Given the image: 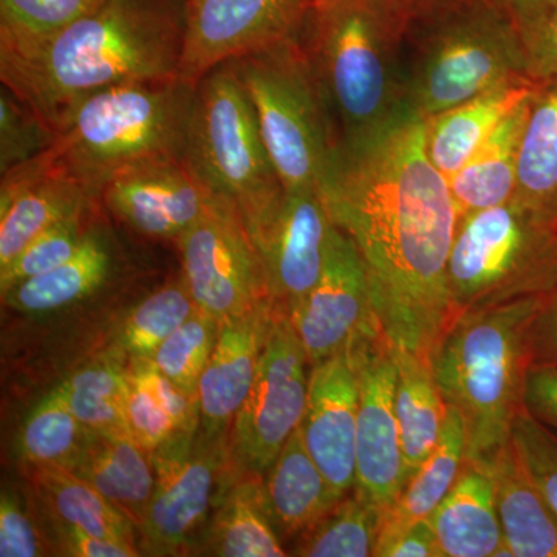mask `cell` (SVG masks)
<instances>
[{"label": "cell", "mask_w": 557, "mask_h": 557, "mask_svg": "<svg viewBox=\"0 0 557 557\" xmlns=\"http://www.w3.org/2000/svg\"><path fill=\"white\" fill-rule=\"evenodd\" d=\"M321 196L364 260L384 335L429 359L454 318L448 260L460 218L424 150V120L410 113L364 148L335 152Z\"/></svg>", "instance_id": "6da1fadb"}, {"label": "cell", "mask_w": 557, "mask_h": 557, "mask_svg": "<svg viewBox=\"0 0 557 557\" xmlns=\"http://www.w3.org/2000/svg\"><path fill=\"white\" fill-rule=\"evenodd\" d=\"M186 0H104L51 38L0 47L2 84L54 129L95 91L180 78Z\"/></svg>", "instance_id": "7a4b0ae2"}, {"label": "cell", "mask_w": 557, "mask_h": 557, "mask_svg": "<svg viewBox=\"0 0 557 557\" xmlns=\"http://www.w3.org/2000/svg\"><path fill=\"white\" fill-rule=\"evenodd\" d=\"M408 30L387 0L313 3L302 44L327 108L335 152L364 148L412 113Z\"/></svg>", "instance_id": "3957f363"}, {"label": "cell", "mask_w": 557, "mask_h": 557, "mask_svg": "<svg viewBox=\"0 0 557 557\" xmlns=\"http://www.w3.org/2000/svg\"><path fill=\"white\" fill-rule=\"evenodd\" d=\"M541 296L456 314L429 355L443 398L463 420L467 460L486 461L511 442Z\"/></svg>", "instance_id": "277c9868"}, {"label": "cell", "mask_w": 557, "mask_h": 557, "mask_svg": "<svg viewBox=\"0 0 557 557\" xmlns=\"http://www.w3.org/2000/svg\"><path fill=\"white\" fill-rule=\"evenodd\" d=\"M196 87L172 78L95 91L62 121L47 150L51 166L78 180L97 199L106 182L124 168L185 160Z\"/></svg>", "instance_id": "5b68a950"}, {"label": "cell", "mask_w": 557, "mask_h": 557, "mask_svg": "<svg viewBox=\"0 0 557 557\" xmlns=\"http://www.w3.org/2000/svg\"><path fill=\"white\" fill-rule=\"evenodd\" d=\"M528 76L522 36L487 0H461L410 25L406 87L420 119Z\"/></svg>", "instance_id": "8992f818"}, {"label": "cell", "mask_w": 557, "mask_h": 557, "mask_svg": "<svg viewBox=\"0 0 557 557\" xmlns=\"http://www.w3.org/2000/svg\"><path fill=\"white\" fill-rule=\"evenodd\" d=\"M185 160L211 193L236 205L249 234L284 197L234 61L197 84Z\"/></svg>", "instance_id": "52a82bcc"}, {"label": "cell", "mask_w": 557, "mask_h": 557, "mask_svg": "<svg viewBox=\"0 0 557 557\" xmlns=\"http://www.w3.org/2000/svg\"><path fill=\"white\" fill-rule=\"evenodd\" d=\"M285 190L321 193L335 160L327 108L302 39L234 60Z\"/></svg>", "instance_id": "ba28073f"}, {"label": "cell", "mask_w": 557, "mask_h": 557, "mask_svg": "<svg viewBox=\"0 0 557 557\" xmlns=\"http://www.w3.org/2000/svg\"><path fill=\"white\" fill-rule=\"evenodd\" d=\"M557 285V228L515 200L458 219L448 260L454 317Z\"/></svg>", "instance_id": "9c48e42d"}, {"label": "cell", "mask_w": 557, "mask_h": 557, "mask_svg": "<svg viewBox=\"0 0 557 557\" xmlns=\"http://www.w3.org/2000/svg\"><path fill=\"white\" fill-rule=\"evenodd\" d=\"M156 487L138 527L143 556H193L220 497L239 469L234 467L230 434L197 429L175 432L150 453Z\"/></svg>", "instance_id": "30bf717a"}, {"label": "cell", "mask_w": 557, "mask_h": 557, "mask_svg": "<svg viewBox=\"0 0 557 557\" xmlns=\"http://www.w3.org/2000/svg\"><path fill=\"white\" fill-rule=\"evenodd\" d=\"M310 362L292 319L277 309L255 383L230 429V450L242 474L262 478L302 423Z\"/></svg>", "instance_id": "8fae6325"}, {"label": "cell", "mask_w": 557, "mask_h": 557, "mask_svg": "<svg viewBox=\"0 0 557 557\" xmlns=\"http://www.w3.org/2000/svg\"><path fill=\"white\" fill-rule=\"evenodd\" d=\"M177 242L182 281L203 313L222 322L271 300L258 249L230 200L215 196L207 214Z\"/></svg>", "instance_id": "7c38bea8"}, {"label": "cell", "mask_w": 557, "mask_h": 557, "mask_svg": "<svg viewBox=\"0 0 557 557\" xmlns=\"http://www.w3.org/2000/svg\"><path fill=\"white\" fill-rule=\"evenodd\" d=\"M311 10L313 0H186L180 78L197 86L225 62L302 39Z\"/></svg>", "instance_id": "4fadbf2b"}, {"label": "cell", "mask_w": 557, "mask_h": 557, "mask_svg": "<svg viewBox=\"0 0 557 557\" xmlns=\"http://www.w3.org/2000/svg\"><path fill=\"white\" fill-rule=\"evenodd\" d=\"M288 317L306 348L310 368L358 341L383 335L364 260L338 226H333L330 234L321 277Z\"/></svg>", "instance_id": "5bb4252c"}, {"label": "cell", "mask_w": 557, "mask_h": 557, "mask_svg": "<svg viewBox=\"0 0 557 557\" xmlns=\"http://www.w3.org/2000/svg\"><path fill=\"white\" fill-rule=\"evenodd\" d=\"M357 480L354 490L384 518L408 482L397 412V364L386 335L359 341Z\"/></svg>", "instance_id": "9a60e30c"}, {"label": "cell", "mask_w": 557, "mask_h": 557, "mask_svg": "<svg viewBox=\"0 0 557 557\" xmlns=\"http://www.w3.org/2000/svg\"><path fill=\"white\" fill-rule=\"evenodd\" d=\"M333 226L319 190H285L277 208L249 234L276 309L292 313L317 285Z\"/></svg>", "instance_id": "2e32d148"}, {"label": "cell", "mask_w": 557, "mask_h": 557, "mask_svg": "<svg viewBox=\"0 0 557 557\" xmlns=\"http://www.w3.org/2000/svg\"><path fill=\"white\" fill-rule=\"evenodd\" d=\"M106 208L131 230L153 239H175L199 222L215 194L186 160L141 161L113 174L102 186Z\"/></svg>", "instance_id": "e0dca14e"}, {"label": "cell", "mask_w": 557, "mask_h": 557, "mask_svg": "<svg viewBox=\"0 0 557 557\" xmlns=\"http://www.w3.org/2000/svg\"><path fill=\"white\" fill-rule=\"evenodd\" d=\"M358 343L311 366L300 423L307 450L339 498L357 480Z\"/></svg>", "instance_id": "ac0fdd59"}, {"label": "cell", "mask_w": 557, "mask_h": 557, "mask_svg": "<svg viewBox=\"0 0 557 557\" xmlns=\"http://www.w3.org/2000/svg\"><path fill=\"white\" fill-rule=\"evenodd\" d=\"M276 311L273 300H265L240 317L220 322L218 343L199 384L200 429L205 434H230L255 383Z\"/></svg>", "instance_id": "d6986e66"}, {"label": "cell", "mask_w": 557, "mask_h": 557, "mask_svg": "<svg viewBox=\"0 0 557 557\" xmlns=\"http://www.w3.org/2000/svg\"><path fill=\"white\" fill-rule=\"evenodd\" d=\"M259 485L263 508L285 548L341 500L307 450L300 428L259 479Z\"/></svg>", "instance_id": "ffe728a7"}, {"label": "cell", "mask_w": 557, "mask_h": 557, "mask_svg": "<svg viewBox=\"0 0 557 557\" xmlns=\"http://www.w3.org/2000/svg\"><path fill=\"white\" fill-rule=\"evenodd\" d=\"M505 547L511 557H557V518L512 442L486 461Z\"/></svg>", "instance_id": "44dd1931"}, {"label": "cell", "mask_w": 557, "mask_h": 557, "mask_svg": "<svg viewBox=\"0 0 557 557\" xmlns=\"http://www.w3.org/2000/svg\"><path fill=\"white\" fill-rule=\"evenodd\" d=\"M428 520L443 557H511L498 520L493 480L478 461L465 460L448 496Z\"/></svg>", "instance_id": "7402d4cb"}, {"label": "cell", "mask_w": 557, "mask_h": 557, "mask_svg": "<svg viewBox=\"0 0 557 557\" xmlns=\"http://www.w3.org/2000/svg\"><path fill=\"white\" fill-rule=\"evenodd\" d=\"M534 86V81H516L424 119L428 159L446 178H453Z\"/></svg>", "instance_id": "603a6c76"}, {"label": "cell", "mask_w": 557, "mask_h": 557, "mask_svg": "<svg viewBox=\"0 0 557 557\" xmlns=\"http://www.w3.org/2000/svg\"><path fill=\"white\" fill-rule=\"evenodd\" d=\"M115 270V249L109 234L89 226L75 255L62 265L28 278L2 295L3 304L24 314L67 309L101 288Z\"/></svg>", "instance_id": "cb8c5ba5"}, {"label": "cell", "mask_w": 557, "mask_h": 557, "mask_svg": "<svg viewBox=\"0 0 557 557\" xmlns=\"http://www.w3.org/2000/svg\"><path fill=\"white\" fill-rule=\"evenodd\" d=\"M70 472L126 512L137 528L145 519L156 487V471L149 450L132 435L90 432L86 448Z\"/></svg>", "instance_id": "d4e9b609"}, {"label": "cell", "mask_w": 557, "mask_h": 557, "mask_svg": "<svg viewBox=\"0 0 557 557\" xmlns=\"http://www.w3.org/2000/svg\"><path fill=\"white\" fill-rule=\"evenodd\" d=\"M24 469L44 519L138 548L134 520L89 483L65 469Z\"/></svg>", "instance_id": "484cf974"}, {"label": "cell", "mask_w": 557, "mask_h": 557, "mask_svg": "<svg viewBox=\"0 0 557 557\" xmlns=\"http://www.w3.org/2000/svg\"><path fill=\"white\" fill-rule=\"evenodd\" d=\"M259 479L237 472L220 497L193 556H288L263 508Z\"/></svg>", "instance_id": "4316f807"}, {"label": "cell", "mask_w": 557, "mask_h": 557, "mask_svg": "<svg viewBox=\"0 0 557 557\" xmlns=\"http://www.w3.org/2000/svg\"><path fill=\"white\" fill-rule=\"evenodd\" d=\"M94 199L78 180L51 170L9 200L0 201V270L51 226L86 211Z\"/></svg>", "instance_id": "83f0119b"}, {"label": "cell", "mask_w": 557, "mask_h": 557, "mask_svg": "<svg viewBox=\"0 0 557 557\" xmlns=\"http://www.w3.org/2000/svg\"><path fill=\"white\" fill-rule=\"evenodd\" d=\"M512 200L557 228V79L536 83L531 95Z\"/></svg>", "instance_id": "f1b7e54d"}, {"label": "cell", "mask_w": 557, "mask_h": 557, "mask_svg": "<svg viewBox=\"0 0 557 557\" xmlns=\"http://www.w3.org/2000/svg\"><path fill=\"white\" fill-rule=\"evenodd\" d=\"M531 95L533 91L518 108L508 113L507 119L498 124L482 148L448 180L458 218L515 199L520 143L525 129Z\"/></svg>", "instance_id": "f546056e"}, {"label": "cell", "mask_w": 557, "mask_h": 557, "mask_svg": "<svg viewBox=\"0 0 557 557\" xmlns=\"http://www.w3.org/2000/svg\"><path fill=\"white\" fill-rule=\"evenodd\" d=\"M392 348L397 364L395 412L409 480L437 446L448 403L443 398L429 359L394 344Z\"/></svg>", "instance_id": "4dcf8cb0"}, {"label": "cell", "mask_w": 557, "mask_h": 557, "mask_svg": "<svg viewBox=\"0 0 557 557\" xmlns=\"http://www.w3.org/2000/svg\"><path fill=\"white\" fill-rule=\"evenodd\" d=\"M467 460V435L463 420L453 406H448L445 426L435 449L410 475L397 502L388 509L381 527L376 547L391 541L406 528L431 518L435 508L448 496L450 487ZM375 547V548H376ZM375 553V552H373Z\"/></svg>", "instance_id": "1f68e13d"}, {"label": "cell", "mask_w": 557, "mask_h": 557, "mask_svg": "<svg viewBox=\"0 0 557 557\" xmlns=\"http://www.w3.org/2000/svg\"><path fill=\"white\" fill-rule=\"evenodd\" d=\"M90 431L70 409L61 386L51 388L25 417L16 440L24 468L72 471L89 442Z\"/></svg>", "instance_id": "d6a6232c"}, {"label": "cell", "mask_w": 557, "mask_h": 557, "mask_svg": "<svg viewBox=\"0 0 557 557\" xmlns=\"http://www.w3.org/2000/svg\"><path fill=\"white\" fill-rule=\"evenodd\" d=\"M123 351H108L67 376L60 386L70 409L90 432L131 435L127 428V366Z\"/></svg>", "instance_id": "836d02e7"}, {"label": "cell", "mask_w": 557, "mask_h": 557, "mask_svg": "<svg viewBox=\"0 0 557 557\" xmlns=\"http://www.w3.org/2000/svg\"><path fill=\"white\" fill-rule=\"evenodd\" d=\"M383 522L380 508L359 496L357 491H350L317 525L289 545L288 556H373Z\"/></svg>", "instance_id": "e575fe53"}, {"label": "cell", "mask_w": 557, "mask_h": 557, "mask_svg": "<svg viewBox=\"0 0 557 557\" xmlns=\"http://www.w3.org/2000/svg\"><path fill=\"white\" fill-rule=\"evenodd\" d=\"M197 307L185 282L164 285L129 311L119 332V350L129 359L152 358Z\"/></svg>", "instance_id": "d590c367"}, {"label": "cell", "mask_w": 557, "mask_h": 557, "mask_svg": "<svg viewBox=\"0 0 557 557\" xmlns=\"http://www.w3.org/2000/svg\"><path fill=\"white\" fill-rule=\"evenodd\" d=\"M102 2L104 0H0V47H25L49 39Z\"/></svg>", "instance_id": "8d00e7d4"}, {"label": "cell", "mask_w": 557, "mask_h": 557, "mask_svg": "<svg viewBox=\"0 0 557 557\" xmlns=\"http://www.w3.org/2000/svg\"><path fill=\"white\" fill-rule=\"evenodd\" d=\"M219 329L218 319L197 309L150 358L190 398L199 399L200 379L218 343Z\"/></svg>", "instance_id": "74e56055"}, {"label": "cell", "mask_w": 557, "mask_h": 557, "mask_svg": "<svg viewBox=\"0 0 557 557\" xmlns=\"http://www.w3.org/2000/svg\"><path fill=\"white\" fill-rule=\"evenodd\" d=\"M58 132L5 86L0 91V174L46 153Z\"/></svg>", "instance_id": "f35d334b"}, {"label": "cell", "mask_w": 557, "mask_h": 557, "mask_svg": "<svg viewBox=\"0 0 557 557\" xmlns=\"http://www.w3.org/2000/svg\"><path fill=\"white\" fill-rule=\"evenodd\" d=\"M86 212L87 209L51 226L22 249L21 255L9 267L0 270L2 295L28 278L49 273L72 258L89 230L84 223Z\"/></svg>", "instance_id": "ab89813d"}, {"label": "cell", "mask_w": 557, "mask_h": 557, "mask_svg": "<svg viewBox=\"0 0 557 557\" xmlns=\"http://www.w3.org/2000/svg\"><path fill=\"white\" fill-rule=\"evenodd\" d=\"M33 497L13 487H3L0 496V557L53 556L49 531Z\"/></svg>", "instance_id": "60d3db41"}, {"label": "cell", "mask_w": 557, "mask_h": 557, "mask_svg": "<svg viewBox=\"0 0 557 557\" xmlns=\"http://www.w3.org/2000/svg\"><path fill=\"white\" fill-rule=\"evenodd\" d=\"M511 442L557 518V434L520 410L511 429Z\"/></svg>", "instance_id": "b9f144b4"}, {"label": "cell", "mask_w": 557, "mask_h": 557, "mask_svg": "<svg viewBox=\"0 0 557 557\" xmlns=\"http://www.w3.org/2000/svg\"><path fill=\"white\" fill-rule=\"evenodd\" d=\"M127 380H129V386H127L126 403H124L127 428L132 438L152 453L180 429L168 410L160 405L159 399L153 397L152 392L141 381L134 379L129 372H127Z\"/></svg>", "instance_id": "7bdbcfd3"}, {"label": "cell", "mask_w": 557, "mask_h": 557, "mask_svg": "<svg viewBox=\"0 0 557 557\" xmlns=\"http://www.w3.org/2000/svg\"><path fill=\"white\" fill-rule=\"evenodd\" d=\"M127 372L152 392L153 397L168 410L180 431L200 426L199 399L185 394L174 381L160 372L152 359H129Z\"/></svg>", "instance_id": "ee69618b"}, {"label": "cell", "mask_w": 557, "mask_h": 557, "mask_svg": "<svg viewBox=\"0 0 557 557\" xmlns=\"http://www.w3.org/2000/svg\"><path fill=\"white\" fill-rule=\"evenodd\" d=\"M39 509V508H38ZM42 518V516H40ZM44 525L49 531L51 544H53L54 555L69 557H137L141 556L139 549L134 545L123 544V542L110 541L94 536L86 531L76 530L61 525V523L50 522L44 519Z\"/></svg>", "instance_id": "f6af8a7d"}, {"label": "cell", "mask_w": 557, "mask_h": 557, "mask_svg": "<svg viewBox=\"0 0 557 557\" xmlns=\"http://www.w3.org/2000/svg\"><path fill=\"white\" fill-rule=\"evenodd\" d=\"M523 409L557 434V366L531 364L523 391Z\"/></svg>", "instance_id": "bcb514c9"}, {"label": "cell", "mask_w": 557, "mask_h": 557, "mask_svg": "<svg viewBox=\"0 0 557 557\" xmlns=\"http://www.w3.org/2000/svg\"><path fill=\"white\" fill-rule=\"evenodd\" d=\"M528 76L534 83L557 79V2L525 40Z\"/></svg>", "instance_id": "7dc6e473"}, {"label": "cell", "mask_w": 557, "mask_h": 557, "mask_svg": "<svg viewBox=\"0 0 557 557\" xmlns=\"http://www.w3.org/2000/svg\"><path fill=\"white\" fill-rule=\"evenodd\" d=\"M530 338L533 364L557 366V285L541 296Z\"/></svg>", "instance_id": "c3c4849f"}, {"label": "cell", "mask_w": 557, "mask_h": 557, "mask_svg": "<svg viewBox=\"0 0 557 557\" xmlns=\"http://www.w3.org/2000/svg\"><path fill=\"white\" fill-rule=\"evenodd\" d=\"M380 557H443L429 520H420L375 548Z\"/></svg>", "instance_id": "681fc988"}, {"label": "cell", "mask_w": 557, "mask_h": 557, "mask_svg": "<svg viewBox=\"0 0 557 557\" xmlns=\"http://www.w3.org/2000/svg\"><path fill=\"white\" fill-rule=\"evenodd\" d=\"M522 36L523 44L547 17L557 0H487Z\"/></svg>", "instance_id": "f907efd6"}, {"label": "cell", "mask_w": 557, "mask_h": 557, "mask_svg": "<svg viewBox=\"0 0 557 557\" xmlns=\"http://www.w3.org/2000/svg\"><path fill=\"white\" fill-rule=\"evenodd\" d=\"M387 2L403 22L410 27L416 22L428 20L440 11L456 5L461 0H387Z\"/></svg>", "instance_id": "816d5d0a"}, {"label": "cell", "mask_w": 557, "mask_h": 557, "mask_svg": "<svg viewBox=\"0 0 557 557\" xmlns=\"http://www.w3.org/2000/svg\"><path fill=\"white\" fill-rule=\"evenodd\" d=\"M314 2H318V0H313V3H314Z\"/></svg>", "instance_id": "f5cc1de1"}]
</instances>
